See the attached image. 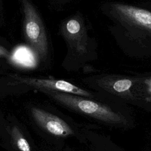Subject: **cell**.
<instances>
[{"instance_id": "6", "label": "cell", "mask_w": 151, "mask_h": 151, "mask_svg": "<svg viewBox=\"0 0 151 151\" xmlns=\"http://www.w3.org/2000/svg\"><path fill=\"white\" fill-rule=\"evenodd\" d=\"M12 136L16 146L20 151H31L28 141L16 127L12 129Z\"/></svg>"}, {"instance_id": "5", "label": "cell", "mask_w": 151, "mask_h": 151, "mask_svg": "<svg viewBox=\"0 0 151 151\" xmlns=\"http://www.w3.org/2000/svg\"><path fill=\"white\" fill-rule=\"evenodd\" d=\"M31 113L35 122L48 133L60 137H66L73 133L70 126L63 119L42 109L32 107Z\"/></svg>"}, {"instance_id": "10", "label": "cell", "mask_w": 151, "mask_h": 151, "mask_svg": "<svg viewBox=\"0 0 151 151\" xmlns=\"http://www.w3.org/2000/svg\"><path fill=\"white\" fill-rule=\"evenodd\" d=\"M150 87H151V84H150Z\"/></svg>"}, {"instance_id": "3", "label": "cell", "mask_w": 151, "mask_h": 151, "mask_svg": "<svg viewBox=\"0 0 151 151\" xmlns=\"http://www.w3.org/2000/svg\"><path fill=\"white\" fill-rule=\"evenodd\" d=\"M14 80L12 84H22L39 88L41 90H50L64 92L80 96L89 97L91 94L70 82L54 79H42L34 77L11 76Z\"/></svg>"}, {"instance_id": "2", "label": "cell", "mask_w": 151, "mask_h": 151, "mask_svg": "<svg viewBox=\"0 0 151 151\" xmlns=\"http://www.w3.org/2000/svg\"><path fill=\"white\" fill-rule=\"evenodd\" d=\"M25 28L27 37L38 53L44 57L47 51L45 31L34 8L24 1Z\"/></svg>"}, {"instance_id": "4", "label": "cell", "mask_w": 151, "mask_h": 151, "mask_svg": "<svg viewBox=\"0 0 151 151\" xmlns=\"http://www.w3.org/2000/svg\"><path fill=\"white\" fill-rule=\"evenodd\" d=\"M114 13L124 22L151 32V12L132 5L113 4Z\"/></svg>"}, {"instance_id": "9", "label": "cell", "mask_w": 151, "mask_h": 151, "mask_svg": "<svg viewBox=\"0 0 151 151\" xmlns=\"http://www.w3.org/2000/svg\"><path fill=\"white\" fill-rule=\"evenodd\" d=\"M67 28L70 33L73 34H76L78 32L80 29V25L77 21L71 19L68 22L67 24Z\"/></svg>"}, {"instance_id": "8", "label": "cell", "mask_w": 151, "mask_h": 151, "mask_svg": "<svg viewBox=\"0 0 151 151\" xmlns=\"http://www.w3.org/2000/svg\"><path fill=\"white\" fill-rule=\"evenodd\" d=\"M132 85V82L129 79H122L116 81L113 86V89L117 92H124L128 90Z\"/></svg>"}, {"instance_id": "7", "label": "cell", "mask_w": 151, "mask_h": 151, "mask_svg": "<svg viewBox=\"0 0 151 151\" xmlns=\"http://www.w3.org/2000/svg\"><path fill=\"white\" fill-rule=\"evenodd\" d=\"M15 60L25 65H31L34 62V58L31 53L24 48H21L16 51L15 54Z\"/></svg>"}, {"instance_id": "1", "label": "cell", "mask_w": 151, "mask_h": 151, "mask_svg": "<svg viewBox=\"0 0 151 151\" xmlns=\"http://www.w3.org/2000/svg\"><path fill=\"white\" fill-rule=\"evenodd\" d=\"M41 91L70 109L99 120L109 123H123L126 122L123 116L114 112L110 107L80 96L56 91Z\"/></svg>"}]
</instances>
